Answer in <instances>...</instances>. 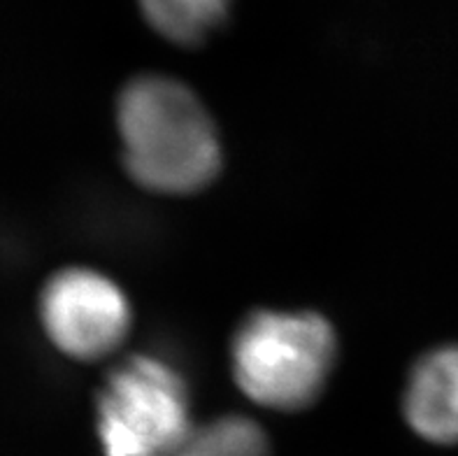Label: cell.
I'll use <instances>...</instances> for the list:
<instances>
[{
  "instance_id": "cell-7",
  "label": "cell",
  "mask_w": 458,
  "mask_h": 456,
  "mask_svg": "<svg viewBox=\"0 0 458 456\" xmlns=\"http://www.w3.org/2000/svg\"><path fill=\"white\" fill-rule=\"evenodd\" d=\"M168 456H267V440L251 419L224 417L200 431H191Z\"/></svg>"
},
{
  "instance_id": "cell-6",
  "label": "cell",
  "mask_w": 458,
  "mask_h": 456,
  "mask_svg": "<svg viewBox=\"0 0 458 456\" xmlns=\"http://www.w3.org/2000/svg\"><path fill=\"white\" fill-rule=\"evenodd\" d=\"M147 23L177 45L203 42L228 17L231 0H138Z\"/></svg>"
},
{
  "instance_id": "cell-3",
  "label": "cell",
  "mask_w": 458,
  "mask_h": 456,
  "mask_svg": "<svg viewBox=\"0 0 458 456\" xmlns=\"http://www.w3.org/2000/svg\"><path fill=\"white\" fill-rule=\"evenodd\" d=\"M182 377L151 357L114 368L98 399V438L105 456H168L191 435Z\"/></svg>"
},
{
  "instance_id": "cell-5",
  "label": "cell",
  "mask_w": 458,
  "mask_h": 456,
  "mask_svg": "<svg viewBox=\"0 0 458 456\" xmlns=\"http://www.w3.org/2000/svg\"><path fill=\"white\" fill-rule=\"evenodd\" d=\"M405 417L424 440L458 443V347H442L419 361L407 384Z\"/></svg>"
},
{
  "instance_id": "cell-2",
  "label": "cell",
  "mask_w": 458,
  "mask_h": 456,
  "mask_svg": "<svg viewBox=\"0 0 458 456\" xmlns=\"http://www.w3.org/2000/svg\"><path fill=\"white\" fill-rule=\"evenodd\" d=\"M335 335L319 314L256 312L233 342V373L251 400L273 410H302L331 375Z\"/></svg>"
},
{
  "instance_id": "cell-4",
  "label": "cell",
  "mask_w": 458,
  "mask_h": 456,
  "mask_svg": "<svg viewBox=\"0 0 458 456\" xmlns=\"http://www.w3.org/2000/svg\"><path fill=\"white\" fill-rule=\"evenodd\" d=\"M40 319L49 340L68 357L103 358L126 338L131 310L122 289L100 272H56L40 296Z\"/></svg>"
},
{
  "instance_id": "cell-1",
  "label": "cell",
  "mask_w": 458,
  "mask_h": 456,
  "mask_svg": "<svg viewBox=\"0 0 458 456\" xmlns=\"http://www.w3.org/2000/svg\"><path fill=\"white\" fill-rule=\"evenodd\" d=\"M123 161L138 185L161 194H191L219 173L215 124L203 103L170 77H138L119 99Z\"/></svg>"
}]
</instances>
